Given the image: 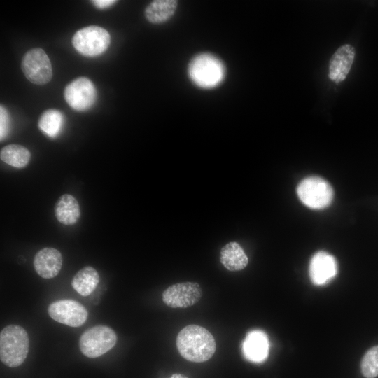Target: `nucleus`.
<instances>
[{
    "label": "nucleus",
    "mask_w": 378,
    "mask_h": 378,
    "mask_svg": "<svg viewBox=\"0 0 378 378\" xmlns=\"http://www.w3.org/2000/svg\"><path fill=\"white\" fill-rule=\"evenodd\" d=\"M170 378H188V377L181 374H174Z\"/></svg>",
    "instance_id": "b1692460"
},
{
    "label": "nucleus",
    "mask_w": 378,
    "mask_h": 378,
    "mask_svg": "<svg viewBox=\"0 0 378 378\" xmlns=\"http://www.w3.org/2000/svg\"><path fill=\"white\" fill-rule=\"evenodd\" d=\"M177 1L174 0H155L146 8L144 14L146 20L153 24L167 21L175 13Z\"/></svg>",
    "instance_id": "f3484780"
},
{
    "label": "nucleus",
    "mask_w": 378,
    "mask_h": 378,
    "mask_svg": "<svg viewBox=\"0 0 378 378\" xmlns=\"http://www.w3.org/2000/svg\"><path fill=\"white\" fill-rule=\"evenodd\" d=\"M56 218L62 224L72 225L80 216V209L77 200L70 194L59 197L54 206Z\"/></svg>",
    "instance_id": "2eb2a0df"
},
{
    "label": "nucleus",
    "mask_w": 378,
    "mask_h": 378,
    "mask_svg": "<svg viewBox=\"0 0 378 378\" xmlns=\"http://www.w3.org/2000/svg\"><path fill=\"white\" fill-rule=\"evenodd\" d=\"M99 282L97 271L90 266L79 270L71 281L74 289L82 296H88L97 288Z\"/></svg>",
    "instance_id": "a211bd4d"
},
{
    "label": "nucleus",
    "mask_w": 378,
    "mask_h": 378,
    "mask_svg": "<svg viewBox=\"0 0 378 378\" xmlns=\"http://www.w3.org/2000/svg\"><path fill=\"white\" fill-rule=\"evenodd\" d=\"M21 68L25 77L36 85H45L52 77V69L46 52L35 48L27 51L22 57Z\"/></svg>",
    "instance_id": "0eeeda50"
},
{
    "label": "nucleus",
    "mask_w": 378,
    "mask_h": 378,
    "mask_svg": "<svg viewBox=\"0 0 378 378\" xmlns=\"http://www.w3.org/2000/svg\"><path fill=\"white\" fill-rule=\"evenodd\" d=\"M9 114L6 108L3 106H0V137L1 141L4 139L7 136L9 130Z\"/></svg>",
    "instance_id": "4be33fe9"
},
{
    "label": "nucleus",
    "mask_w": 378,
    "mask_h": 378,
    "mask_svg": "<svg viewBox=\"0 0 378 378\" xmlns=\"http://www.w3.org/2000/svg\"><path fill=\"white\" fill-rule=\"evenodd\" d=\"M116 341L117 336L113 329L106 326H96L82 334L79 346L85 356L97 358L111 349Z\"/></svg>",
    "instance_id": "423d86ee"
},
{
    "label": "nucleus",
    "mask_w": 378,
    "mask_h": 378,
    "mask_svg": "<svg viewBox=\"0 0 378 378\" xmlns=\"http://www.w3.org/2000/svg\"><path fill=\"white\" fill-rule=\"evenodd\" d=\"M0 158L5 163L16 168H23L31 159L30 151L18 144H9L1 149Z\"/></svg>",
    "instance_id": "6ab92c4d"
},
{
    "label": "nucleus",
    "mask_w": 378,
    "mask_h": 378,
    "mask_svg": "<svg viewBox=\"0 0 378 378\" xmlns=\"http://www.w3.org/2000/svg\"><path fill=\"white\" fill-rule=\"evenodd\" d=\"M188 73L190 79L196 86L211 89L223 82L225 68L223 62L214 55L202 53L190 62Z\"/></svg>",
    "instance_id": "f03ea898"
},
{
    "label": "nucleus",
    "mask_w": 378,
    "mask_h": 378,
    "mask_svg": "<svg viewBox=\"0 0 378 378\" xmlns=\"http://www.w3.org/2000/svg\"><path fill=\"white\" fill-rule=\"evenodd\" d=\"M220 261L227 270L235 272L244 269L248 263V258L237 242L231 241L221 248Z\"/></svg>",
    "instance_id": "dca6fc26"
},
{
    "label": "nucleus",
    "mask_w": 378,
    "mask_h": 378,
    "mask_svg": "<svg viewBox=\"0 0 378 378\" xmlns=\"http://www.w3.org/2000/svg\"><path fill=\"white\" fill-rule=\"evenodd\" d=\"M296 191L300 201L314 209H321L328 206L334 196L331 185L319 176L304 178L298 185Z\"/></svg>",
    "instance_id": "20e7f679"
},
{
    "label": "nucleus",
    "mask_w": 378,
    "mask_h": 378,
    "mask_svg": "<svg viewBox=\"0 0 378 378\" xmlns=\"http://www.w3.org/2000/svg\"><path fill=\"white\" fill-rule=\"evenodd\" d=\"M48 312L53 320L71 327L80 326L88 316L85 307L73 300L54 302L49 305Z\"/></svg>",
    "instance_id": "9d476101"
},
{
    "label": "nucleus",
    "mask_w": 378,
    "mask_h": 378,
    "mask_svg": "<svg viewBox=\"0 0 378 378\" xmlns=\"http://www.w3.org/2000/svg\"><path fill=\"white\" fill-rule=\"evenodd\" d=\"M29 340L27 331L18 325L5 327L0 334V358L10 368L20 365L29 351Z\"/></svg>",
    "instance_id": "7ed1b4c3"
},
{
    "label": "nucleus",
    "mask_w": 378,
    "mask_h": 378,
    "mask_svg": "<svg viewBox=\"0 0 378 378\" xmlns=\"http://www.w3.org/2000/svg\"><path fill=\"white\" fill-rule=\"evenodd\" d=\"M117 1L114 0H93L92 1V4L99 9H105L113 6Z\"/></svg>",
    "instance_id": "5701e85b"
},
{
    "label": "nucleus",
    "mask_w": 378,
    "mask_h": 378,
    "mask_svg": "<svg viewBox=\"0 0 378 378\" xmlns=\"http://www.w3.org/2000/svg\"><path fill=\"white\" fill-rule=\"evenodd\" d=\"M61 253L54 248H44L36 253L34 267L36 273L43 279L56 276L62 266Z\"/></svg>",
    "instance_id": "ddd939ff"
},
{
    "label": "nucleus",
    "mask_w": 378,
    "mask_h": 378,
    "mask_svg": "<svg viewBox=\"0 0 378 378\" xmlns=\"http://www.w3.org/2000/svg\"><path fill=\"white\" fill-rule=\"evenodd\" d=\"M356 51L354 48L345 44L340 46L332 55L329 62L328 76L335 83L342 82L352 66Z\"/></svg>",
    "instance_id": "f8f14e48"
},
{
    "label": "nucleus",
    "mask_w": 378,
    "mask_h": 378,
    "mask_svg": "<svg viewBox=\"0 0 378 378\" xmlns=\"http://www.w3.org/2000/svg\"><path fill=\"white\" fill-rule=\"evenodd\" d=\"M178 352L185 359L202 363L210 359L216 351V341L211 333L198 325L184 327L176 337Z\"/></svg>",
    "instance_id": "f257e3e1"
},
{
    "label": "nucleus",
    "mask_w": 378,
    "mask_h": 378,
    "mask_svg": "<svg viewBox=\"0 0 378 378\" xmlns=\"http://www.w3.org/2000/svg\"><path fill=\"white\" fill-rule=\"evenodd\" d=\"M71 41L75 50L82 55L95 57L107 50L111 36L103 27L91 25L78 30Z\"/></svg>",
    "instance_id": "39448f33"
},
{
    "label": "nucleus",
    "mask_w": 378,
    "mask_h": 378,
    "mask_svg": "<svg viewBox=\"0 0 378 378\" xmlns=\"http://www.w3.org/2000/svg\"><path fill=\"white\" fill-rule=\"evenodd\" d=\"M269 340L267 335L261 330L249 332L242 344L245 358L253 363H261L268 356Z\"/></svg>",
    "instance_id": "4468645a"
},
{
    "label": "nucleus",
    "mask_w": 378,
    "mask_h": 378,
    "mask_svg": "<svg viewBox=\"0 0 378 378\" xmlns=\"http://www.w3.org/2000/svg\"><path fill=\"white\" fill-rule=\"evenodd\" d=\"M309 272L314 284L317 286L326 284L337 274L336 259L326 251H318L310 260Z\"/></svg>",
    "instance_id": "9b49d317"
},
{
    "label": "nucleus",
    "mask_w": 378,
    "mask_h": 378,
    "mask_svg": "<svg viewBox=\"0 0 378 378\" xmlns=\"http://www.w3.org/2000/svg\"><path fill=\"white\" fill-rule=\"evenodd\" d=\"M200 286L195 282H182L169 286L162 293L164 303L172 308H186L200 301Z\"/></svg>",
    "instance_id": "1a4fd4ad"
},
{
    "label": "nucleus",
    "mask_w": 378,
    "mask_h": 378,
    "mask_svg": "<svg viewBox=\"0 0 378 378\" xmlns=\"http://www.w3.org/2000/svg\"><path fill=\"white\" fill-rule=\"evenodd\" d=\"M64 97L69 106L78 111L90 108L97 99V90L86 77H78L64 89Z\"/></svg>",
    "instance_id": "6e6552de"
},
{
    "label": "nucleus",
    "mask_w": 378,
    "mask_h": 378,
    "mask_svg": "<svg viewBox=\"0 0 378 378\" xmlns=\"http://www.w3.org/2000/svg\"><path fill=\"white\" fill-rule=\"evenodd\" d=\"M360 369L365 378H375L378 376V346L370 349L363 356Z\"/></svg>",
    "instance_id": "412c9836"
},
{
    "label": "nucleus",
    "mask_w": 378,
    "mask_h": 378,
    "mask_svg": "<svg viewBox=\"0 0 378 378\" xmlns=\"http://www.w3.org/2000/svg\"><path fill=\"white\" fill-rule=\"evenodd\" d=\"M63 124V115L56 109L44 111L38 122L40 130L50 138H55L59 134Z\"/></svg>",
    "instance_id": "aec40b11"
}]
</instances>
